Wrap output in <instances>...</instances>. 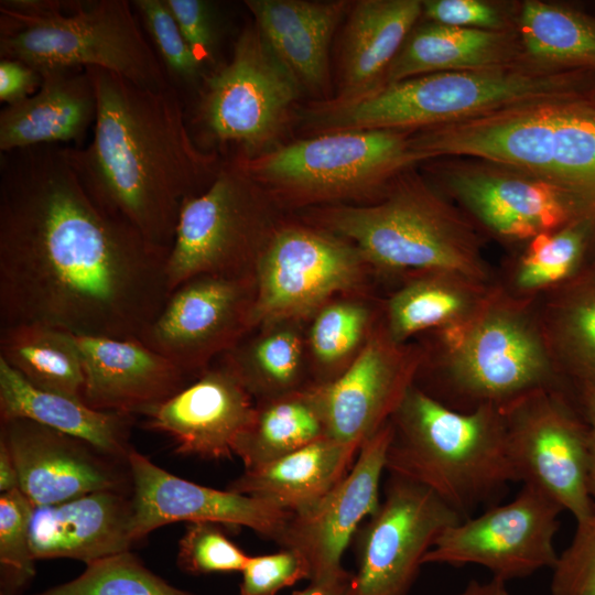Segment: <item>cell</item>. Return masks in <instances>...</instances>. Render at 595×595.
<instances>
[{
	"instance_id": "cell-14",
	"label": "cell",
	"mask_w": 595,
	"mask_h": 595,
	"mask_svg": "<svg viewBox=\"0 0 595 595\" xmlns=\"http://www.w3.org/2000/svg\"><path fill=\"white\" fill-rule=\"evenodd\" d=\"M461 520L426 487L389 474L383 498L354 537L349 595H407L435 539Z\"/></svg>"
},
{
	"instance_id": "cell-29",
	"label": "cell",
	"mask_w": 595,
	"mask_h": 595,
	"mask_svg": "<svg viewBox=\"0 0 595 595\" xmlns=\"http://www.w3.org/2000/svg\"><path fill=\"white\" fill-rule=\"evenodd\" d=\"M131 415L93 409L84 401L39 389L0 358V420L25 419L79 439L111 458L131 447Z\"/></svg>"
},
{
	"instance_id": "cell-36",
	"label": "cell",
	"mask_w": 595,
	"mask_h": 595,
	"mask_svg": "<svg viewBox=\"0 0 595 595\" xmlns=\"http://www.w3.org/2000/svg\"><path fill=\"white\" fill-rule=\"evenodd\" d=\"M277 323L225 355L227 364L253 399L262 400L304 389L303 346L299 331Z\"/></svg>"
},
{
	"instance_id": "cell-20",
	"label": "cell",
	"mask_w": 595,
	"mask_h": 595,
	"mask_svg": "<svg viewBox=\"0 0 595 595\" xmlns=\"http://www.w3.org/2000/svg\"><path fill=\"white\" fill-rule=\"evenodd\" d=\"M19 489L34 508L101 490H120L113 458L86 442L25 419L1 421Z\"/></svg>"
},
{
	"instance_id": "cell-3",
	"label": "cell",
	"mask_w": 595,
	"mask_h": 595,
	"mask_svg": "<svg viewBox=\"0 0 595 595\" xmlns=\"http://www.w3.org/2000/svg\"><path fill=\"white\" fill-rule=\"evenodd\" d=\"M390 424L386 472L426 487L462 519L518 482L501 408L455 410L413 383Z\"/></svg>"
},
{
	"instance_id": "cell-42",
	"label": "cell",
	"mask_w": 595,
	"mask_h": 595,
	"mask_svg": "<svg viewBox=\"0 0 595 595\" xmlns=\"http://www.w3.org/2000/svg\"><path fill=\"white\" fill-rule=\"evenodd\" d=\"M551 595H595V511L577 522L569 547L552 569Z\"/></svg>"
},
{
	"instance_id": "cell-15",
	"label": "cell",
	"mask_w": 595,
	"mask_h": 595,
	"mask_svg": "<svg viewBox=\"0 0 595 595\" xmlns=\"http://www.w3.org/2000/svg\"><path fill=\"white\" fill-rule=\"evenodd\" d=\"M253 292V275L191 278L170 293L139 340L187 375H199L250 329Z\"/></svg>"
},
{
	"instance_id": "cell-8",
	"label": "cell",
	"mask_w": 595,
	"mask_h": 595,
	"mask_svg": "<svg viewBox=\"0 0 595 595\" xmlns=\"http://www.w3.org/2000/svg\"><path fill=\"white\" fill-rule=\"evenodd\" d=\"M408 130H350L312 134L234 160L288 207L371 203L421 161Z\"/></svg>"
},
{
	"instance_id": "cell-27",
	"label": "cell",
	"mask_w": 595,
	"mask_h": 595,
	"mask_svg": "<svg viewBox=\"0 0 595 595\" xmlns=\"http://www.w3.org/2000/svg\"><path fill=\"white\" fill-rule=\"evenodd\" d=\"M530 63L517 29L490 31L430 22L411 31L394 57L385 85L415 76Z\"/></svg>"
},
{
	"instance_id": "cell-40",
	"label": "cell",
	"mask_w": 595,
	"mask_h": 595,
	"mask_svg": "<svg viewBox=\"0 0 595 595\" xmlns=\"http://www.w3.org/2000/svg\"><path fill=\"white\" fill-rule=\"evenodd\" d=\"M369 311L355 302H334L316 314L310 331V345L323 369L335 371L367 334Z\"/></svg>"
},
{
	"instance_id": "cell-41",
	"label": "cell",
	"mask_w": 595,
	"mask_h": 595,
	"mask_svg": "<svg viewBox=\"0 0 595 595\" xmlns=\"http://www.w3.org/2000/svg\"><path fill=\"white\" fill-rule=\"evenodd\" d=\"M213 522H188L177 552L180 569L188 574L241 572L250 555Z\"/></svg>"
},
{
	"instance_id": "cell-49",
	"label": "cell",
	"mask_w": 595,
	"mask_h": 595,
	"mask_svg": "<svg viewBox=\"0 0 595 595\" xmlns=\"http://www.w3.org/2000/svg\"><path fill=\"white\" fill-rule=\"evenodd\" d=\"M19 488V478L13 458L7 444L0 439V491L1 494Z\"/></svg>"
},
{
	"instance_id": "cell-48",
	"label": "cell",
	"mask_w": 595,
	"mask_h": 595,
	"mask_svg": "<svg viewBox=\"0 0 595 595\" xmlns=\"http://www.w3.org/2000/svg\"><path fill=\"white\" fill-rule=\"evenodd\" d=\"M353 584V572L344 573L322 581L310 582V584L292 595H349Z\"/></svg>"
},
{
	"instance_id": "cell-13",
	"label": "cell",
	"mask_w": 595,
	"mask_h": 595,
	"mask_svg": "<svg viewBox=\"0 0 595 595\" xmlns=\"http://www.w3.org/2000/svg\"><path fill=\"white\" fill-rule=\"evenodd\" d=\"M562 511L541 490L523 485L511 501L489 506L445 528L424 555L423 565H479L504 582L553 569Z\"/></svg>"
},
{
	"instance_id": "cell-45",
	"label": "cell",
	"mask_w": 595,
	"mask_h": 595,
	"mask_svg": "<svg viewBox=\"0 0 595 595\" xmlns=\"http://www.w3.org/2000/svg\"><path fill=\"white\" fill-rule=\"evenodd\" d=\"M422 6V15L433 23L490 31L516 29L513 14L484 0H424Z\"/></svg>"
},
{
	"instance_id": "cell-16",
	"label": "cell",
	"mask_w": 595,
	"mask_h": 595,
	"mask_svg": "<svg viewBox=\"0 0 595 595\" xmlns=\"http://www.w3.org/2000/svg\"><path fill=\"white\" fill-rule=\"evenodd\" d=\"M472 160L439 161L428 171L466 214L500 240L526 244L582 220L554 186L506 166Z\"/></svg>"
},
{
	"instance_id": "cell-43",
	"label": "cell",
	"mask_w": 595,
	"mask_h": 595,
	"mask_svg": "<svg viewBox=\"0 0 595 595\" xmlns=\"http://www.w3.org/2000/svg\"><path fill=\"white\" fill-rule=\"evenodd\" d=\"M240 573L239 595H278L283 588L311 578L305 558L289 548L249 556Z\"/></svg>"
},
{
	"instance_id": "cell-10",
	"label": "cell",
	"mask_w": 595,
	"mask_h": 595,
	"mask_svg": "<svg viewBox=\"0 0 595 595\" xmlns=\"http://www.w3.org/2000/svg\"><path fill=\"white\" fill-rule=\"evenodd\" d=\"M302 91L253 23L230 60L203 79L194 123L206 139L257 155L280 144Z\"/></svg>"
},
{
	"instance_id": "cell-51",
	"label": "cell",
	"mask_w": 595,
	"mask_h": 595,
	"mask_svg": "<svg viewBox=\"0 0 595 595\" xmlns=\"http://www.w3.org/2000/svg\"><path fill=\"white\" fill-rule=\"evenodd\" d=\"M592 100H593V102L595 104V95L593 96Z\"/></svg>"
},
{
	"instance_id": "cell-35",
	"label": "cell",
	"mask_w": 595,
	"mask_h": 595,
	"mask_svg": "<svg viewBox=\"0 0 595 595\" xmlns=\"http://www.w3.org/2000/svg\"><path fill=\"white\" fill-rule=\"evenodd\" d=\"M594 234V224L577 220L533 237L508 270L506 286L499 288L509 296L530 303L555 291L585 268Z\"/></svg>"
},
{
	"instance_id": "cell-24",
	"label": "cell",
	"mask_w": 595,
	"mask_h": 595,
	"mask_svg": "<svg viewBox=\"0 0 595 595\" xmlns=\"http://www.w3.org/2000/svg\"><path fill=\"white\" fill-rule=\"evenodd\" d=\"M255 25L302 90L332 98L329 46L353 1L246 0Z\"/></svg>"
},
{
	"instance_id": "cell-11",
	"label": "cell",
	"mask_w": 595,
	"mask_h": 595,
	"mask_svg": "<svg viewBox=\"0 0 595 595\" xmlns=\"http://www.w3.org/2000/svg\"><path fill=\"white\" fill-rule=\"evenodd\" d=\"M367 266L347 239L317 226H279L258 257L250 328L294 322L355 286Z\"/></svg>"
},
{
	"instance_id": "cell-46",
	"label": "cell",
	"mask_w": 595,
	"mask_h": 595,
	"mask_svg": "<svg viewBox=\"0 0 595 595\" xmlns=\"http://www.w3.org/2000/svg\"><path fill=\"white\" fill-rule=\"evenodd\" d=\"M41 74L30 65L0 58V100L7 105L20 102L37 91Z\"/></svg>"
},
{
	"instance_id": "cell-7",
	"label": "cell",
	"mask_w": 595,
	"mask_h": 595,
	"mask_svg": "<svg viewBox=\"0 0 595 595\" xmlns=\"http://www.w3.org/2000/svg\"><path fill=\"white\" fill-rule=\"evenodd\" d=\"M0 58L39 73L98 67L143 88L172 86L127 0H2Z\"/></svg>"
},
{
	"instance_id": "cell-5",
	"label": "cell",
	"mask_w": 595,
	"mask_h": 595,
	"mask_svg": "<svg viewBox=\"0 0 595 595\" xmlns=\"http://www.w3.org/2000/svg\"><path fill=\"white\" fill-rule=\"evenodd\" d=\"M307 218L354 244L377 269L454 272L490 284L469 218L414 169L397 176L374 203L314 207Z\"/></svg>"
},
{
	"instance_id": "cell-18",
	"label": "cell",
	"mask_w": 595,
	"mask_h": 595,
	"mask_svg": "<svg viewBox=\"0 0 595 595\" xmlns=\"http://www.w3.org/2000/svg\"><path fill=\"white\" fill-rule=\"evenodd\" d=\"M420 365L386 329L372 333L340 375L313 385L326 436L360 447L390 421Z\"/></svg>"
},
{
	"instance_id": "cell-50",
	"label": "cell",
	"mask_w": 595,
	"mask_h": 595,
	"mask_svg": "<svg viewBox=\"0 0 595 595\" xmlns=\"http://www.w3.org/2000/svg\"><path fill=\"white\" fill-rule=\"evenodd\" d=\"M457 595H511L506 582L491 577L487 582L472 580Z\"/></svg>"
},
{
	"instance_id": "cell-37",
	"label": "cell",
	"mask_w": 595,
	"mask_h": 595,
	"mask_svg": "<svg viewBox=\"0 0 595 595\" xmlns=\"http://www.w3.org/2000/svg\"><path fill=\"white\" fill-rule=\"evenodd\" d=\"M36 595H195L145 567L130 551L89 564L76 578Z\"/></svg>"
},
{
	"instance_id": "cell-33",
	"label": "cell",
	"mask_w": 595,
	"mask_h": 595,
	"mask_svg": "<svg viewBox=\"0 0 595 595\" xmlns=\"http://www.w3.org/2000/svg\"><path fill=\"white\" fill-rule=\"evenodd\" d=\"M516 29L530 63L595 73V15L564 4L526 0L518 9Z\"/></svg>"
},
{
	"instance_id": "cell-2",
	"label": "cell",
	"mask_w": 595,
	"mask_h": 595,
	"mask_svg": "<svg viewBox=\"0 0 595 595\" xmlns=\"http://www.w3.org/2000/svg\"><path fill=\"white\" fill-rule=\"evenodd\" d=\"M91 141L64 145L93 202L150 244L171 249L185 199L203 193L223 163L194 141L177 89L153 90L98 67Z\"/></svg>"
},
{
	"instance_id": "cell-4",
	"label": "cell",
	"mask_w": 595,
	"mask_h": 595,
	"mask_svg": "<svg viewBox=\"0 0 595 595\" xmlns=\"http://www.w3.org/2000/svg\"><path fill=\"white\" fill-rule=\"evenodd\" d=\"M594 95V72L522 63L411 77L346 107L312 102L302 111V119L311 136L350 130L416 131L526 102Z\"/></svg>"
},
{
	"instance_id": "cell-38",
	"label": "cell",
	"mask_w": 595,
	"mask_h": 595,
	"mask_svg": "<svg viewBox=\"0 0 595 595\" xmlns=\"http://www.w3.org/2000/svg\"><path fill=\"white\" fill-rule=\"evenodd\" d=\"M132 7L147 30L173 87L199 89L207 75L186 43L165 0H133Z\"/></svg>"
},
{
	"instance_id": "cell-31",
	"label": "cell",
	"mask_w": 595,
	"mask_h": 595,
	"mask_svg": "<svg viewBox=\"0 0 595 595\" xmlns=\"http://www.w3.org/2000/svg\"><path fill=\"white\" fill-rule=\"evenodd\" d=\"M326 436L313 385L258 400L249 424L237 436L232 453L253 469Z\"/></svg>"
},
{
	"instance_id": "cell-44",
	"label": "cell",
	"mask_w": 595,
	"mask_h": 595,
	"mask_svg": "<svg viewBox=\"0 0 595 595\" xmlns=\"http://www.w3.org/2000/svg\"><path fill=\"white\" fill-rule=\"evenodd\" d=\"M198 63L208 74L217 68L218 30L214 7L204 0H165Z\"/></svg>"
},
{
	"instance_id": "cell-34",
	"label": "cell",
	"mask_w": 595,
	"mask_h": 595,
	"mask_svg": "<svg viewBox=\"0 0 595 595\" xmlns=\"http://www.w3.org/2000/svg\"><path fill=\"white\" fill-rule=\"evenodd\" d=\"M0 358L34 387L83 401L84 370L74 334L43 324L2 326Z\"/></svg>"
},
{
	"instance_id": "cell-47",
	"label": "cell",
	"mask_w": 595,
	"mask_h": 595,
	"mask_svg": "<svg viewBox=\"0 0 595 595\" xmlns=\"http://www.w3.org/2000/svg\"><path fill=\"white\" fill-rule=\"evenodd\" d=\"M580 402L588 434V487L589 494L595 502V385L580 387Z\"/></svg>"
},
{
	"instance_id": "cell-23",
	"label": "cell",
	"mask_w": 595,
	"mask_h": 595,
	"mask_svg": "<svg viewBox=\"0 0 595 595\" xmlns=\"http://www.w3.org/2000/svg\"><path fill=\"white\" fill-rule=\"evenodd\" d=\"M423 14L421 0L353 1L345 19L336 89L325 108L358 102L383 87L387 73Z\"/></svg>"
},
{
	"instance_id": "cell-19",
	"label": "cell",
	"mask_w": 595,
	"mask_h": 595,
	"mask_svg": "<svg viewBox=\"0 0 595 595\" xmlns=\"http://www.w3.org/2000/svg\"><path fill=\"white\" fill-rule=\"evenodd\" d=\"M391 439L390 421L365 441L347 474L310 509L293 513L279 542L300 552L311 570L310 582L346 571L342 559L361 521L380 504L381 476Z\"/></svg>"
},
{
	"instance_id": "cell-32",
	"label": "cell",
	"mask_w": 595,
	"mask_h": 595,
	"mask_svg": "<svg viewBox=\"0 0 595 595\" xmlns=\"http://www.w3.org/2000/svg\"><path fill=\"white\" fill-rule=\"evenodd\" d=\"M543 298L537 313L562 375L595 385V262Z\"/></svg>"
},
{
	"instance_id": "cell-26",
	"label": "cell",
	"mask_w": 595,
	"mask_h": 595,
	"mask_svg": "<svg viewBox=\"0 0 595 595\" xmlns=\"http://www.w3.org/2000/svg\"><path fill=\"white\" fill-rule=\"evenodd\" d=\"M40 74L42 82L35 94L0 111L1 153L36 145L82 148L94 127L97 100L86 68Z\"/></svg>"
},
{
	"instance_id": "cell-9",
	"label": "cell",
	"mask_w": 595,
	"mask_h": 595,
	"mask_svg": "<svg viewBox=\"0 0 595 595\" xmlns=\"http://www.w3.org/2000/svg\"><path fill=\"white\" fill-rule=\"evenodd\" d=\"M269 195L232 159L212 184L182 204L166 259L170 293L191 278L252 277L258 257L279 226Z\"/></svg>"
},
{
	"instance_id": "cell-25",
	"label": "cell",
	"mask_w": 595,
	"mask_h": 595,
	"mask_svg": "<svg viewBox=\"0 0 595 595\" xmlns=\"http://www.w3.org/2000/svg\"><path fill=\"white\" fill-rule=\"evenodd\" d=\"M132 498L101 490L65 502L34 508L31 550L35 560L73 559L89 564L123 553L131 536Z\"/></svg>"
},
{
	"instance_id": "cell-12",
	"label": "cell",
	"mask_w": 595,
	"mask_h": 595,
	"mask_svg": "<svg viewBox=\"0 0 595 595\" xmlns=\"http://www.w3.org/2000/svg\"><path fill=\"white\" fill-rule=\"evenodd\" d=\"M518 482L541 490L577 522L595 511L588 434L562 389H542L501 408Z\"/></svg>"
},
{
	"instance_id": "cell-21",
	"label": "cell",
	"mask_w": 595,
	"mask_h": 595,
	"mask_svg": "<svg viewBox=\"0 0 595 595\" xmlns=\"http://www.w3.org/2000/svg\"><path fill=\"white\" fill-rule=\"evenodd\" d=\"M252 399L235 371L223 363L207 367L196 380L148 412L147 425L169 435L178 454L230 458L237 436L253 416Z\"/></svg>"
},
{
	"instance_id": "cell-22",
	"label": "cell",
	"mask_w": 595,
	"mask_h": 595,
	"mask_svg": "<svg viewBox=\"0 0 595 595\" xmlns=\"http://www.w3.org/2000/svg\"><path fill=\"white\" fill-rule=\"evenodd\" d=\"M83 401L93 409L147 415L188 383L186 372L139 339L78 336Z\"/></svg>"
},
{
	"instance_id": "cell-30",
	"label": "cell",
	"mask_w": 595,
	"mask_h": 595,
	"mask_svg": "<svg viewBox=\"0 0 595 595\" xmlns=\"http://www.w3.org/2000/svg\"><path fill=\"white\" fill-rule=\"evenodd\" d=\"M491 289V284L454 272L415 273L390 298L385 329L392 342L402 345L416 333L459 324L479 309Z\"/></svg>"
},
{
	"instance_id": "cell-39",
	"label": "cell",
	"mask_w": 595,
	"mask_h": 595,
	"mask_svg": "<svg viewBox=\"0 0 595 595\" xmlns=\"http://www.w3.org/2000/svg\"><path fill=\"white\" fill-rule=\"evenodd\" d=\"M34 507L14 489L0 496L1 595H13L35 574L30 526Z\"/></svg>"
},
{
	"instance_id": "cell-6",
	"label": "cell",
	"mask_w": 595,
	"mask_h": 595,
	"mask_svg": "<svg viewBox=\"0 0 595 595\" xmlns=\"http://www.w3.org/2000/svg\"><path fill=\"white\" fill-rule=\"evenodd\" d=\"M531 304L493 286L470 317L435 331V386L425 392L450 408L470 411L561 389L562 372Z\"/></svg>"
},
{
	"instance_id": "cell-17",
	"label": "cell",
	"mask_w": 595,
	"mask_h": 595,
	"mask_svg": "<svg viewBox=\"0 0 595 595\" xmlns=\"http://www.w3.org/2000/svg\"><path fill=\"white\" fill-rule=\"evenodd\" d=\"M127 464L133 486L134 542L169 523L205 521L245 527L279 544L293 515L262 499L181 478L133 448L128 453Z\"/></svg>"
},
{
	"instance_id": "cell-1",
	"label": "cell",
	"mask_w": 595,
	"mask_h": 595,
	"mask_svg": "<svg viewBox=\"0 0 595 595\" xmlns=\"http://www.w3.org/2000/svg\"><path fill=\"white\" fill-rule=\"evenodd\" d=\"M169 250L100 209L64 145L0 155V327L140 339L170 290Z\"/></svg>"
},
{
	"instance_id": "cell-28",
	"label": "cell",
	"mask_w": 595,
	"mask_h": 595,
	"mask_svg": "<svg viewBox=\"0 0 595 595\" xmlns=\"http://www.w3.org/2000/svg\"><path fill=\"white\" fill-rule=\"evenodd\" d=\"M358 446L328 436L253 469H244L228 490L262 499L291 513L317 504L351 467Z\"/></svg>"
}]
</instances>
